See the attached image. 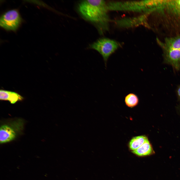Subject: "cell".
Instances as JSON below:
<instances>
[{
  "label": "cell",
  "instance_id": "cell-10",
  "mask_svg": "<svg viewBox=\"0 0 180 180\" xmlns=\"http://www.w3.org/2000/svg\"><path fill=\"white\" fill-rule=\"evenodd\" d=\"M132 152L140 156H149L154 153V152L148 140L138 148L132 151Z\"/></svg>",
  "mask_w": 180,
  "mask_h": 180
},
{
  "label": "cell",
  "instance_id": "cell-2",
  "mask_svg": "<svg viewBox=\"0 0 180 180\" xmlns=\"http://www.w3.org/2000/svg\"><path fill=\"white\" fill-rule=\"evenodd\" d=\"M78 10L86 20L95 24L101 34L108 31L110 20L107 2L102 0H86L79 4Z\"/></svg>",
  "mask_w": 180,
  "mask_h": 180
},
{
  "label": "cell",
  "instance_id": "cell-13",
  "mask_svg": "<svg viewBox=\"0 0 180 180\" xmlns=\"http://www.w3.org/2000/svg\"><path fill=\"white\" fill-rule=\"evenodd\" d=\"M177 92L179 97L180 98V86Z\"/></svg>",
  "mask_w": 180,
  "mask_h": 180
},
{
  "label": "cell",
  "instance_id": "cell-4",
  "mask_svg": "<svg viewBox=\"0 0 180 180\" xmlns=\"http://www.w3.org/2000/svg\"><path fill=\"white\" fill-rule=\"evenodd\" d=\"M120 46V44L116 40L103 38H100L90 44L89 48L97 51L102 55L106 66L109 57Z\"/></svg>",
  "mask_w": 180,
  "mask_h": 180
},
{
  "label": "cell",
  "instance_id": "cell-12",
  "mask_svg": "<svg viewBox=\"0 0 180 180\" xmlns=\"http://www.w3.org/2000/svg\"><path fill=\"white\" fill-rule=\"evenodd\" d=\"M139 99L138 96L133 93H130L125 97L124 102L128 106L132 108L136 106L138 104Z\"/></svg>",
  "mask_w": 180,
  "mask_h": 180
},
{
  "label": "cell",
  "instance_id": "cell-3",
  "mask_svg": "<svg viewBox=\"0 0 180 180\" xmlns=\"http://www.w3.org/2000/svg\"><path fill=\"white\" fill-rule=\"evenodd\" d=\"M152 0L112 1L107 2L109 11H128L148 14L151 8Z\"/></svg>",
  "mask_w": 180,
  "mask_h": 180
},
{
  "label": "cell",
  "instance_id": "cell-8",
  "mask_svg": "<svg viewBox=\"0 0 180 180\" xmlns=\"http://www.w3.org/2000/svg\"><path fill=\"white\" fill-rule=\"evenodd\" d=\"M158 44L161 47L180 49V35L166 37L163 41L156 38Z\"/></svg>",
  "mask_w": 180,
  "mask_h": 180
},
{
  "label": "cell",
  "instance_id": "cell-11",
  "mask_svg": "<svg viewBox=\"0 0 180 180\" xmlns=\"http://www.w3.org/2000/svg\"><path fill=\"white\" fill-rule=\"evenodd\" d=\"M148 140V138L145 136H141L134 137L129 142V148L132 151L140 147Z\"/></svg>",
  "mask_w": 180,
  "mask_h": 180
},
{
  "label": "cell",
  "instance_id": "cell-5",
  "mask_svg": "<svg viewBox=\"0 0 180 180\" xmlns=\"http://www.w3.org/2000/svg\"><path fill=\"white\" fill-rule=\"evenodd\" d=\"M22 22V19L18 11L12 10L5 12L1 16L0 25L7 30H16Z\"/></svg>",
  "mask_w": 180,
  "mask_h": 180
},
{
  "label": "cell",
  "instance_id": "cell-6",
  "mask_svg": "<svg viewBox=\"0 0 180 180\" xmlns=\"http://www.w3.org/2000/svg\"><path fill=\"white\" fill-rule=\"evenodd\" d=\"M20 123L16 122L12 124H5L0 128V142L1 144L6 143L14 140L16 135L17 131L20 126Z\"/></svg>",
  "mask_w": 180,
  "mask_h": 180
},
{
  "label": "cell",
  "instance_id": "cell-9",
  "mask_svg": "<svg viewBox=\"0 0 180 180\" xmlns=\"http://www.w3.org/2000/svg\"><path fill=\"white\" fill-rule=\"evenodd\" d=\"M23 99L22 96L16 92L2 90L0 91V100H8L11 104H14Z\"/></svg>",
  "mask_w": 180,
  "mask_h": 180
},
{
  "label": "cell",
  "instance_id": "cell-7",
  "mask_svg": "<svg viewBox=\"0 0 180 180\" xmlns=\"http://www.w3.org/2000/svg\"><path fill=\"white\" fill-rule=\"evenodd\" d=\"M163 52L164 62L177 70L180 68V49L161 47Z\"/></svg>",
  "mask_w": 180,
  "mask_h": 180
},
{
  "label": "cell",
  "instance_id": "cell-1",
  "mask_svg": "<svg viewBox=\"0 0 180 180\" xmlns=\"http://www.w3.org/2000/svg\"><path fill=\"white\" fill-rule=\"evenodd\" d=\"M151 14L168 37L180 35V0H155Z\"/></svg>",
  "mask_w": 180,
  "mask_h": 180
}]
</instances>
